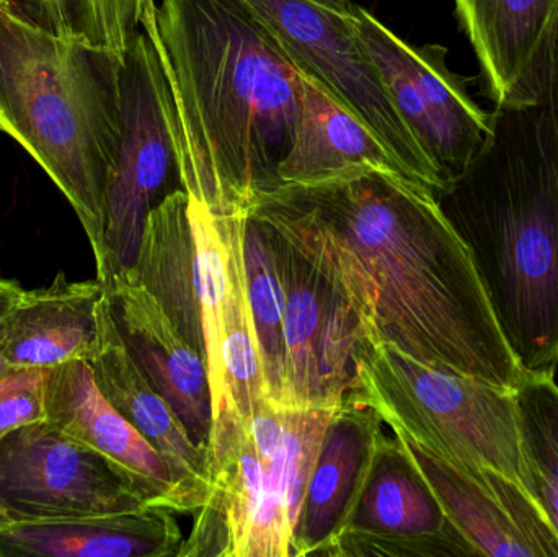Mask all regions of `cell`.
Segmentation results:
<instances>
[{
    "label": "cell",
    "mask_w": 558,
    "mask_h": 557,
    "mask_svg": "<svg viewBox=\"0 0 558 557\" xmlns=\"http://www.w3.org/2000/svg\"><path fill=\"white\" fill-rule=\"evenodd\" d=\"M172 513L9 523L0 529V557H179L185 540Z\"/></svg>",
    "instance_id": "ffe728a7"
},
{
    "label": "cell",
    "mask_w": 558,
    "mask_h": 557,
    "mask_svg": "<svg viewBox=\"0 0 558 557\" xmlns=\"http://www.w3.org/2000/svg\"><path fill=\"white\" fill-rule=\"evenodd\" d=\"M270 231L284 290L286 372L277 408L341 404L356 383L363 327L314 262L274 226Z\"/></svg>",
    "instance_id": "30bf717a"
},
{
    "label": "cell",
    "mask_w": 558,
    "mask_h": 557,
    "mask_svg": "<svg viewBox=\"0 0 558 557\" xmlns=\"http://www.w3.org/2000/svg\"><path fill=\"white\" fill-rule=\"evenodd\" d=\"M384 422L348 395L325 432L292 533V557L327 556L347 526Z\"/></svg>",
    "instance_id": "2e32d148"
},
{
    "label": "cell",
    "mask_w": 558,
    "mask_h": 557,
    "mask_svg": "<svg viewBox=\"0 0 558 557\" xmlns=\"http://www.w3.org/2000/svg\"><path fill=\"white\" fill-rule=\"evenodd\" d=\"M531 464V463H530ZM531 493L546 512L558 535V484L531 464Z\"/></svg>",
    "instance_id": "4dcf8cb0"
},
{
    "label": "cell",
    "mask_w": 558,
    "mask_h": 557,
    "mask_svg": "<svg viewBox=\"0 0 558 557\" xmlns=\"http://www.w3.org/2000/svg\"><path fill=\"white\" fill-rule=\"evenodd\" d=\"M449 523L477 556L558 557V535L536 497L495 471H469L393 432Z\"/></svg>",
    "instance_id": "7c38bea8"
},
{
    "label": "cell",
    "mask_w": 558,
    "mask_h": 557,
    "mask_svg": "<svg viewBox=\"0 0 558 557\" xmlns=\"http://www.w3.org/2000/svg\"><path fill=\"white\" fill-rule=\"evenodd\" d=\"M242 216L244 213L221 216L228 249L229 277L222 310V365L228 402H232L241 417L248 421L257 405L267 399V385L245 283Z\"/></svg>",
    "instance_id": "603a6c76"
},
{
    "label": "cell",
    "mask_w": 558,
    "mask_h": 557,
    "mask_svg": "<svg viewBox=\"0 0 558 557\" xmlns=\"http://www.w3.org/2000/svg\"><path fill=\"white\" fill-rule=\"evenodd\" d=\"M0 504L12 523L154 509L136 477L49 422L0 441Z\"/></svg>",
    "instance_id": "9c48e42d"
},
{
    "label": "cell",
    "mask_w": 558,
    "mask_h": 557,
    "mask_svg": "<svg viewBox=\"0 0 558 557\" xmlns=\"http://www.w3.org/2000/svg\"><path fill=\"white\" fill-rule=\"evenodd\" d=\"M121 62L0 5V130L43 167L77 215L97 274L105 195L120 150Z\"/></svg>",
    "instance_id": "277c9868"
},
{
    "label": "cell",
    "mask_w": 558,
    "mask_h": 557,
    "mask_svg": "<svg viewBox=\"0 0 558 557\" xmlns=\"http://www.w3.org/2000/svg\"><path fill=\"white\" fill-rule=\"evenodd\" d=\"M3 5L58 35L107 49L121 62L141 29L137 0H5Z\"/></svg>",
    "instance_id": "484cf974"
},
{
    "label": "cell",
    "mask_w": 558,
    "mask_h": 557,
    "mask_svg": "<svg viewBox=\"0 0 558 557\" xmlns=\"http://www.w3.org/2000/svg\"><path fill=\"white\" fill-rule=\"evenodd\" d=\"M123 278L141 284L177 329L206 359L198 252L183 190L169 193L147 216L136 264Z\"/></svg>",
    "instance_id": "44dd1931"
},
{
    "label": "cell",
    "mask_w": 558,
    "mask_h": 557,
    "mask_svg": "<svg viewBox=\"0 0 558 557\" xmlns=\"http://www.w3.org/2000/svg\"><path fill=\"white\" fill-rule=\"evenodd\" d=\"M328 2L340 3V5H347L348 0H328Z\"/></svg>",
    "instance_id": "d6a6232c"
},
{
    "label": "cell",
    "mask_w": 558,
    "mask_h": 557,
    "mask_svg": "<svg viewBox=\"0 0 558 557\" xmlns=\"http://www.w3.org/2000/svg\"><path fill=\"white\" fill-rule=\"evenodd\" d=\"M23 288L15 280H9V278L2 277V274H0V326H2L7 313H9L10 307L15 303L16 296H19ZM9 372L10 370L7 368L3 360L0 359V379ZM9 523H12V520H10L9 513L5 512L2 504H0V529L9 525Z\"/></svg>",
    "instance_id": "1f68e13d"
},
{
    "label": "cell",
    "mask_w": 558,
    "mask_h": 557,
    "mask_svg": "<svg viewBox=\"0 0 558 557\" xmlns=\"http://www.w3.org/2000/svg\"><path fill=\"white\" fill-rule=\"evenodd\" d=\"M211 491L179 557H245L262 502V468L251 424L228 402L213 419Z\"/></svg>",
    "instance_id": "e0dca14e"
},
{
    "label": "cell",
    "mask_w": 558,
    "mask_h": 557,
    "mask_svg": "<svg viewBox=\"0 0 558 557\" xmlns=\"http://www.w3.org/2000/svg\"><path fill=\"white\" fill-rule=\"evenodd\" d=\"M190 218L198 252L199 296L205 324L206 363L211 386L213 419L228 404L222 365V310L228 293V249L221 216L190 198Z\"/></svg>",
    "instance_id": "4316f807"
},
{
    "label": "cell",
    "mask_w": 558,
    "mask_h": 557,
    "mask_svg": "<svg viewBox=\"0 0 558 557\" xmlns=\"http://www.w3.org/2000/svg\"><path fill=\"white\" fill-rule=\"evenodd\" d=\"M520 101L536 105L541 128L558 160V9L531 62Z\"/></svg>",
    "instance_id": "f1b7e54d"
},
{
    "label": "cell",
    "mask_w": 558,
    "mask_h": 557,
    "mask_svg": "<svg viewBox=\"0 0 558 557\" xmlns=\"http://www.w3.org/2000/svg\"><path fill=\"white\" fill-rule=\"evenodd\" d=\"M350 395L390 431L441 460L469 471H495L531 493L513 391L441 372L364 339Z\"/></svg>",
    "instance_id": "5b68a950"
},
{
    "label": "cell",
    "mask_w": 558,
    "mask_h": 557,
    "mask_svg": "<svg viewBox=\"0 0 558 557\" xmlns=\"http://www.w3.org/2000/svg\"><path fill=\"white\" fill-rule=\"evenodd\" d=\"M278 39L299 68L320 81L364 121L405 175L433 195L446 190L425 150L390 100L354 26L351 3L328 0H239Z\"/></svg>",
    "instance_id": "8992f818"
},
{
    "label": "cell",
    "mask_w": 558,
    "mask_h": 557,
    "mask_svg": "<svg viewBox=\"0 0 558 557\" xmlns=\"http://www.w3.org/2000/svg\"><path fill=\"white\" fill-rule=\"evenodd\" d=\"M242 252L248 303L260 346L267 399L278 405L284 386V290L270 226L254 213L242 216Z\"/></svg>",
    "instance_id": "cb8c5ba5"
},
{
    "label": "cell",
    "mask_w": 558,
    "mask_h": 557,
    "mask_svg": "<svg viewBox=\"0 0 558 557\" xmlns=\"http://www.w3.org/2000/svg\"><path fill=\"white\" fill-rule=\"evenodd\" d=\"M351 15L390 100L448 190L484 147L490 113L448 68L445 46L409 45L363 7L351 5Z\"/></svg>",
    "instance_id": "ba28073f"
},
{
    "label": "cell",
    "mask_w": 558,
    "mask_h": 557,
    "mask_svg": "<svg viewBox=\"0 0 558 557\" xmlns=\"http://www.w3.org/2000/svg\"><path fill=\"white\" fill-rule=\"evenodd\" d=\"M248 211L298 245L340 290L367 342L505 391L526 378L468 247L436 196L418 183L356 170L279 185Z\"/></svg>",
    "instance_id": "6da1fadb"
},
{
    "label": "cell",
    "mask_w": 558,
    "mask_h": 557,
    "mask_svg": "<svg viewBox=\"0 0 558 557\" xmlns=\"http://www.w3.org/2000/svg\"><path fill=\"white\" fill-rule=\"evenodd\" d=\"M128 352L179 415L195 444L208 448L213 399L208 363L149 291L118 277L104 287Z\"/></svg>",
    "instance_id": "4fadbf2b"
},
{
    "label": "cell",
    "mask_w": 558,
    "mask_h": 557,
    "mask_svg": "<svg viewBox=\"0 0 558 557\" xmlns=\"http://www.w3.org/2000/svg\"><path fill=\"white\" fill-rule=\"evenodd\" d=\"M527 461L558 484V386L554 376H526L513 391Z\"/></svg>",
    "instance_id": "83f0119b"
},
{
    "label": "cell",
    "mask_w": 558,
    "mask_h": 557,
    "mask_svg": "<svg viewBox=\"0 0 558 557\" xmlns=\"http://www.w3.org/2000/svg\"><path fill=\"white\" fill-rule=\"evenodd\" d=\"M438 203L524 375H556L558 160L533 101L495 105L484 147Z\"/></svg>",
    "instance_id": "3957f363"
},
{
    "label": "cell",
    "mask_w": 558,
    "mask_h": 557,
    "mask_svg": "<svg viewBox=\"0 0 558 557\" xmlns=\"http://www.w3.org/2000/svg\"><path fill=\"white\" fill-rule=\"evenodd\" d=\"M348 2H350V0H348Z\"/></svg>",
    "instance_id": "e575fe53"
},
{
    "label": "cell",
    "mask_w": 558,
    "mask_h": 557,
    "mask_svg": "<svg viewBox=\"0 0 558 557\" xmlns=\"http://www.w3.org/2000/svg\"><path fill=\"white\" fill-rule=\"evenodd\" d=\"M48 422L140 481L154 509L189 513L162 455L101 395L87 362L46 372Z\"/></svg>",
    "instance_id": "9a60e30c"
},
{
    "label": "cell",
    "mask_w": 558,
    "mask_h": 557,
    "mask_svg": "<svg viewBox=\"0 0 558 557\" xmlns=\"http://www.w3.org/2000/svg\"><path fill=\"white\" fill-rule=\"evenodd\" d=\"M162 72L143 29L121 65L120 150L105 195V267L101 287L133 270L149 213L179 180L175 147L162 107Z\"/></svg>",
    "instance_id": "52a82bcc"
},
{
    "label": "cell",
    "mask_w": 558,
    "mask_h": 557,
    "mask_svg": "<svg viewBox=\"0 0 558 557\" xmlns=\"http://www.w3.org/2000/svg\"><path fill=\"white\" fill-rule=\"evenodd\" d=\"M46 372L16 370L0 379V441L20 428L48 422Z\"/></svg>",
    "instance_id": "f546056e"
},
{
    "label": "cell",
    "mask_w": 558,
    "mask_h": 557,
    "mask_svg": "<svg viewBox=\"0 0 558 557\" xmlns=\"http://www.w3.org/2000/svg\"><path fill=\"white\" fill-rule=\"evenodd\" d=\"M328 557L477 556L396 437L380 435L360 497Z\"/></svg>",
    "instance_id": "8fae6325"
},
{
    "label": "cell",
    "mask_w": 558,
    "mask_h": 557,
    "mask_svg": "<svg viewBox=\"0 0 558 557\" xmlns=\"http://www.w3.org/2000/svg\"><path fill=\"white\" fill-rule=\"evenodd\" d=\"M262 468V502L245 557H292V529L284 499L282 412L264 399L248 419Z\"/></svg>",
    "instance_id": "d4e9b609"
},
{
    "label": "cell",
    "mask_w": 558,
    "mask_h": 557,
    "mask_svg": "<svg viewBox=\"0 0 558 557\" xmlns=\"http://www.w3.org/2000/svg\"><path fill=\"white\" fill-rule=\"evenodd\" d=\"M298 69V123L291 147L278 167L279 185H308L366 169L405 175L386 144L361 118L314 75Z\"/></svg>",
    "instance_id": "d6986e66"
},
{
    "label": "cell",
    "mask_w": 558,
    "mask_h": 557,
    "mask_svg": "<svg viewBox=\"0 0 558 557\" xmlns=\"http://www.w3.org/2000/svg\"><path fill=\"white\" fill-rule=\"evenodd\" d=\"M100 281H69L20 291L0 326V359L10 372L88 362L98 339Z\"/></svg>",
    "instance_id": "ac0fdd59"
},
{
    "label": "cell",
    "mask_w": 558,
    "mask_h": 557,
    "mask_svg": "<svg viewBox=\"0 0 558 557\" xmlns=\"http://www.w3.org/2000/svg\"><path fill=\"white\" fill-rule=\"evenodd\" d=\"M87 363L101 395L169 463L180 496L189 513L195 516L211 491L208 448L192 440L172 405L128 352L107 294L98 306L97 346Z\"/></svg>",
    "instance_id": "5bb4252c"
},
{
    "label": "cell",
    "mask_w": 558,
    "mask_h": 557,
    "mask_svg": "<svg viewBox=\"0 0 558 557\" xmlns=\"http://www.w3.org/2000/svg\"><path fill=\"white\" fill-rule=\"evenodd\" d=\"M162 72L180 185L218 216L279 186L301 84L298 64L239 0H137Z\"/></svg>",
    "instance_id": "7a4b0ae2"
},
{
    "label": "cell",
    "mask_w": 558,
    "mask_h": 557,
    "mask_svg": "<svg viewBox=\"0 0 558 557\" xmlns=\"http://www.w3.org/2000/svg\"><path fill=\"white\" fill-rule=\"evenodd\" d=\"M5 3V0H0V5H3Z\"/></svg>",
    "instance_id": "836d02e7"
},
{
    "label": "cell",
    "mask_w": 558,
    "mask_h": 557,
    "mask_svg": "<svg viewBox=\"0 0 558 557\" xmlns=\"http://www.w3.org/2000/svg\"><path fill=\"white\" fill-rule=\"evenodd\" d=\"M454 5L484 72L488 97L495 105L521 100L558 0H454Z\"/></svg>",
    "instance_id": "7402d4cb"
}]
</instances>
